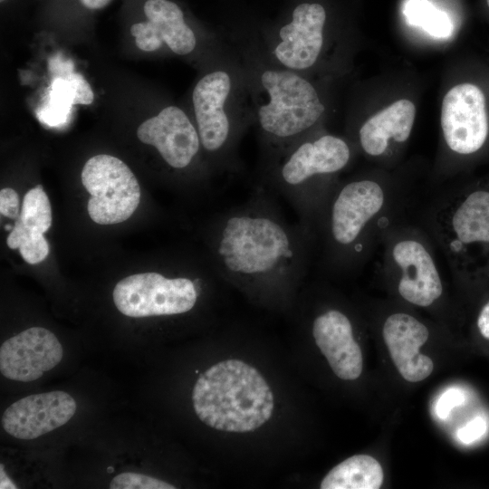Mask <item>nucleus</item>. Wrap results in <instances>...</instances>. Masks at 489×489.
<instances>
[{
    "label": "nucleus",
    "instance_id": "nucleus-1",
    "mask_svg": "<svg viewBox=\"0 0 489 489\" xmlns=\"http://www.w3.org/2000/svg\"><path fill=\"white\" fill-rule=\"evenodd\" d=\"M209 246L221 275L257 288L296 283L315 255L314 236L299 222H289L261 185L213 220Z\"/></svg>",
    "mask_w": 489,
    "mask_h": 489
},
{
    "label": "nucleus",
    "instance_id": "nucleus-2",
    "mask_svg": "<svg viewBox=\"0 0 489 489\" xmlns=\"http://www.w3.org/2000/svg\"><path fill=\"white\" fill-rule=\"evenodd\" d=\"M419 192L371 177H355L334 187L315 232L318 266L331 271L362 268L382 234L411 217Z\"/></svg>",
    "mask_w": 489,
    "mask_h": 489
},
{
    "label": "nucleus",
    "instance_id": "nucleus-3",
    "mask_svg": "<svg viewBox=\"0 0 489 489\" xmlns=\"http://www.w3.org/2000/svg\"><path fill=\"white\" fill-rule=\"evenodd\" d=\"M226 37L245 72L253 127L261 149L260 161L274 157L320 129L326 104L311 77L270 61L253 24H241Z\"/></svg>",
    "mask_w": 489,
    "mask_h": 489
},
{
    "label": "nucleus",
    "instance_id": "nucleus-4",
    "mask_svg": "<svg viewBox=\"0 0 489 489\" xmlns=\"http://www.w3.org/2000/svg\"><path fill=\"white\" fill-rule=\"evenodd\" d=\"M193 121L206 160L221 174L242 170L239 146L253 126L252 104L241 59L226 36L206 60L191 93Z\"/></svg>",
    "mask_w": 489,
    "mask_h": 489
},
{
    "label": "nucleus",
    "instance_id": "nucleus-5",
    "mask_svg": "<svg viewBox=\"0 0 489 489\" xmlns=\"http://www.w3.org/2000/svg\"><path fill=\"white\" fill-rule=\"evenodd\" d=\"M351 158L347 139L319 129L260 161V185L288 201L315 238L329 197Z\"/></svg>",
    "mask_w": 489,
    "mask_h": 489
},
{
    "label": "nucleus",
    "instance_id": "nucleus-6",
    "mask_svg": "<svg viewBox=\"0 0 489 489\" xmlns=\"http://www.w3.org/2000/svg\"><path fill=\"white\" fill-rule=\"evenodd\" d=\"M420 210L418 221L456 279L470 283L489 273V175L436 193Z\"/></svg>",
    "mask_w": 489,
    "mask_h": 489
},
{
    "label": "nucleus",
    "instance_id": "nucleus-7",
    "mask_svg": "<svg viewBox=\"0 0 489 489\" xmlns=\"http://www.w3.org/2000/svg\"><path fill=\"white\" fill-rule=\"evenodd\" d=\"M376 252L379 268L394 280L398 294L407 302L427 308L442 297L441 252L418 219L408 217L388 227Z\"/></svg>",
    "mask_w": 489,
    "mask_h": 489
},
{
    "label": "nucleus",
    "instance_id": "nucleus-8",
    "mask_svg": "<svg viewBox=\"0 0 489 489\" xmlns=\"http://www.w3.org/2000/svg\"><path fill=\"white\" fill-rule=\"evenodd\" d=\"M329 14L317 0H286L272 21L254 25L259 43L273 63L312 78L323 62Z\"/></svg>",
    "mask_w": 489,
    "mask_h": 489
},
{
    "label": "nucleus",
    "instance_id": "nucleus-9",
    "mask_svg": "<svg viewBox=\"0 0 489 489\" xmlns=\"http://www.w3.org/2000/svg\"><path fill=\"white\" fill-rule=\"evenodd\" d=\"M203 283L201 277H167L156 272L137 273L120 280L112 297L120 312L129 317L177 315L195 307Z\"/></svg>",
    "mask_w": 489,
    "mask_h": 489
},
{
    "label": "nucleus",
    "instance_id": "nucleus-10",
    "mask_svg": "<svg viewBox=\"0 0 489 489\" xmlns=\"http://www.w3.org/2000/svg\"><path fill=\"white\" fill-rule=\"evenodd\" d=\"M478 82L452 87L441 108V129L448 149L455 156L479 158L489 150V96Z\"/></svg>",
    "mask_w": 489,
    "mask_h": 489
},
{
    "label": "nucleus",
    "instance_id": "nucleus-11",
    "mask_svg": "<svg viewBox=\"0 0 489 489\" xmlns=\"http://www.w3.org/2000/svg\"><path fill=\"white\" fill-rule=\"evenodd\" d=\"M143 19L130 26L137 47L156 52L163 47L178 56H187L205 49L214 52L225 42V36L197 31L188 21L185 10L173 0H145L141 5Z\"/></svg>",
    "mask_w": 489,
    "mask_h": 489
},
{
    "label": "nucleus",
    "instance_id": "nucleus-12",
    "mask_svg": "<svg viewBox=\"0 0 489 489\" xmlns=\"http://www.w3.org/2000/svg\"><path fill=\"white\" fill-rule=\"evenodd\" d=\"M82 183L90 194L88 213L99 225L121 223L129 218L140 201V187L130 168L110 155L87 160Z\"/></svg>",
    "mask_w": 489,
    "mask_h": 489
},
{
    "label": "nucleus",
    "instance_id": "nucleus-13",
    "mask_svg": "<svg viewBox=\"0 0 489 489\" xmlns=\"http://www.w3.org/2000/svg\"><path fill=\"white\" fill-rule=\"evenodd\" d=\"M137 136L142 143L154 147L161 159L175 170L193 167L203 151L193 120L177 105H167L143 121Z\"/></svg>",
    "mask_w": 489,
    "mask_h": 489
},
{
    "label": "nucleus",
    "instance_id": "nucleus-14",
    "mask_svg": "<svg viewBox=\"0 0 489 489\" xmlns=\"http://www.w3.org/2000/svg\"><path fill=\"white\" fill-rule=\"evenodd\" d=\"M62 354L54 333L43 327H32L2 343L0 371L6 379L31 382L57 366Z\"/></svg>",
    "mask_w": 489,
    "mask_h": 489
},
{
    "label": "nucleus",
    "instance_id": "nucleus-15",
    "mask_svg": "<svg viewBox=\"0 0 489 489\" xmlns=\"http://www.w3.org/2000/svg\"><path fill=\"white\" fill-rule=\"evenodd\" d=\"M76 408L74 398L62 390L30 395L11 404L1 423L10 436L32 440L65 425Z\"/></svg>",
    "mask_w": 489,
    "mask_h": 489
},
{
    "label": "nucleus",
    "instance_id": "nucleus-16",
    "mask_svg": "<svg viewBox=\"0 0 489 489\" xmlns=\"http://www.w3.org/2000/svg\"><path fill=\"white\" fill-rule=\"evenodd\" d=\"M382 336L394 365L407 381L419 382L432 373V360L419 352L429 331L417 318L403 312L391 313L383 322Z\"/></svg>",
    "mask_w": 489,
    "mask_h": 489
},
{
    "label": "nucleus",
    "instance_id": "nucleus-17",
    "mask_svg": "<svg viewBox=\"0 0 489 489\" xmlns=\"http://www.w3.org/2000/svg\"><path fill=\"white\" fill-rule=\"evenodd\" d=\"M315 343L334 374L345 380L358 379L362 371V353L353 337L350 319L338 309L318 314L312 321Z\"/></svg>",
    "mask_w": 489,
    "mask_h": 489
},
{
    "label": "nucleus",
    "instance_id": "nucleus-18",
    "mask_svg": "<svg viewBox=\"0 0 489 489\" xmlns=\"http://www.w3.org/2000/svg\"><path fill=\"white\" fill-rule=\"evenodd\" d=\"M52 220L49 198L43 187L38 185L24 197L19 216L6 239L8 247L18 249L28 264L43 261L49 254V244L43 234L49 230Z\"/></svg>",
    "mask_w": 489,
    "mask_h": 489
},
{
    "label": "nucleus",
    "instance_id": "nucleus-19",
    "mask_svg": "<svg viewBox=\"0 0 489 489\" xmlns=\"http://www.w3.org/2000/svg\"><path fill=\"white\" fill-rule=\"evenodd\" d=\"M416 107L406 99L396 101L370 116L359 128L357 139L362 151L370 157H381L391 143H404L411 134Z\"/></svg>",
    "mask_w": 489,
    "mask_h": 489
},
{
    "label": "nucleus",
    "instance_id": "nucleus-20",
    "mask_svg": "<svg viewBox=\"0 0 489 489\" xmlns=\"http://www.w3.org/2000/svg\"><path fill=\"white\" fill-rule=\"evenodd\" d=\"M383 470L374 457L352 455L334 466L322 479L321 489H379Z\"/></svg>",
    "mask_w": 489,
    "mask_h": 489
},
{
    "label": "nucleus",
    "instance_id": "nucleus-21",
    "mask_svg": "<svg viewBox=\"0 0 489 489\" xmlns=\"http://www.w3.org/2000/svg\"><path fill=\"white\" fill-rule=\"evenodd\" d=\"M403 14L409 24L420 26L432 36L446 38L453 33L454 26L448 14L428 0H408Z\"/></svg>",
    "mask_w": 489,
    "mask_h": 489
},
{
    "label": "nucleus",
    "instance_id": "nucleus-22",
    "mask_svg": "<svg viewBox=\"0 0 489 489\" xmlns=\"http://www.w3.org/2000/svg\"><path fill=\"white\" fill-rule=\"evenodd\" d=\"M51 88L49 101L41 111V120L53 126L60 124L70 109L77 105L76 89L70 76L67 79L56 78Z\"/></svg>",
    "mask_w": 489,
    "mask_h": 489
},
{
    "label": "nucleus",
    "instance_id": "nucleus-23",
    "mask_svg": "<svg viewBox=\"0 0 489 489\" xmlns=\"http://www.w3.org/2000/svg\"><path fill=\"white\" fill-rule=\"evenodd\" d=\"M110 489H175L171 484L158 478L138 474L125 472L117 475L110 483Z\"/></svg>",
    "mask_w": 489,
    "mask_h": 489
},
{
    "label": "nucleus",
    "instance_id": "nucleus-24",
    "mask_svg": "<svg viewBox=\"0 0 489 489\" xmlns=\"http://www.w3.org/2000/svg\"><path fill=\"white\" fill-rule=\"evenodd\" d=\"M464 392L456 388H451L446 390L438 398L435 411L437 417L441 419L448 417L451 410L462 405L465 401Z\"/></svg>",
    "mask_w": 489,
    "mask_h": 489
},
{
    "label": "nucleus",
    "instance_id": "nucleus-25",
    "mask_svg": "<svg viewBox=\"0 0 489 489\" xmlns=\"http://www.w3.org/2000/svg\"><path fill=\"white\" fill-rule=\"evenodd\" d=\"M487 430V422L483 417H475L456 432L457 439L465 445L480 439Z\"/></svg>",
    "mask_w": 489,
    "mask_h": 489
},
{
    "label": "nucleus",
    "instance_id": "nucleus-26",
    "mask_svg": "<svg viewBox=\"0 0 489 489\" xmlns=\"http://www.w3.org/2000/svg\"><path fill=\"white\" fill-rule=\"evenodd\" d=\"M20 200L16 191L11 187L2 188L0 191V213L11 219L19 216Z\"/></svg>",
    "mask_w": 489,
    "mask_h": 489
},
{
    "label": "nucleus",
    "instance_id": "nucleus-27",
    "mask_svg": "<svg viewBox=\"0 0 489 489\" xmlns=\"http://www.w3.org/2000/svg\"><path fill=\"white\" fill-rule=\"evenodd\" d=\"M69 76L75 85L77 104H91L93 101L94 94L87 80L78 72L71 73Z\"/></svg>",
    "mask_w": 489,
    "mask_h": 489
},
{
    "label": "nucleus",
    "instance_id": "nucleus-28",
    "mask_svg": "<svg viewBox=\"0 0 489 489\" xmlns=\"http://www.w3.org/2000/svg\"><path fill=\"white\" fill-rule=\"evenodd\" d=\"M77 2L88 11H97L109 5L112 0H77Z\"/></svg>",
    "mask_w": 489,
    "mask_h": 489
},
{
    "label": "nucleus",
    "instance_id": "nucleus-29",
    "mask_svg": "<svg viewBox=\"0 0 489 489\" xmlns=\"http://www.w3.org/2000/svg\"><path fill=\"white\" fill-rule=\"evenodd\" d=\"M0 488L1 489L17 488L14 485V484L10 480V478L6 475L5 470L3 469V465H1V471H0Z\"/></svg>",
    "mask_w": 489,
    "mask_h": 489
},
{
    "label": "nucleus",
    "instance_id": "nucleus-30",
    "mask_svg": "<svg viewBox=\"0 0 489 489\" xmlns=\"http://www.w3.org/2000/svg\"><path fill=\"white\" fill-rule=\"evenodd\" d=\"M113 471H114V468H113L112 466H109V467L107 468V472H108V473H112Z\"/></svg>",
    "mask_w": 489,
    "mask_h": 489
},
{
    "label": "nucleus",
    "instance_id": "nucleus-31",
    "mask_svg": "<svg viewBox=\"0 0 489 489\" xmlns=\"http://www.w3.org/2000/svg\"><path fill=\"white\" fill-rule=\"evenodd\" d=\"M5 230H10V231H11V230L13 229V226L10 225H6L5 226Z\"/></svg>",
    "mask_w": 489,
    "mask_h": 489
},
{
    "label": "nucleus",
    "instance_id": "nucleus-32",
    "mask_svg": "<svg viewBox=\"0 0 489 489\" xmlns=\"http://www.w3.org/2000/svg\"><path fill=\"white\" fill-rule=\"evenodd\" d=\"M485 3H486V5H487V7L489 9V0H485Z\"/></svg>",
    "mask_w": 489,
    "mask_h": 489
},
{
    "label": "nucleus",
    "instance_id": "nucleus-33",
    "mask_svg": "<svg viewBox=\"0 0 489 489\" xmlns=\"http://www.w3.org/2000/svg\"><path fill=\"white\" fill-rule=\"evenodd\" d=\"M5 1H6V0H0L1 3H4V2H5Z\"/></svg>",
    "mask_w": 489,
    "mask_h": 489
}]
</instances>
